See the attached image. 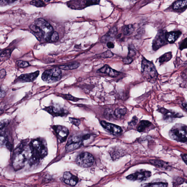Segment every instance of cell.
<instances>
[{"instance_id": "cell-1", "label": "cell", "mask_w": 187, "mask_h": 187, "mask_svg": "<svg viewBox=\"0 0 187 187\" xmlns=\"http://www.w3.org/2000/svg\"><path fill=\"white\" fill-rule=\"evenodd\" d=\"M32 152V157L29 161L30 165L38 163L40 159L46 157L48 154L47 147L46 141L41 138L34 139L29 145Z\"/></svg>"}, {"instance_id": "cell-2", "label": "cell", "mask_w": 187, "mask_h": 187, "mask_svg": "<svg viewBox=\"0 0 187 187\" xmlns=\"http://www.w3.org/2000/svg\"><path fill=\"white\" fill-rule=\"evenodd\" d=\"M22 143L14 151L12 157V163L15 170H19L23 168L25 162L29 160V157L27 150L25 149L24 145Z\"/></svg>"}, {"instance_id": "cell-3", "label": "cell", "mask_w": 187, "mask_h": 187, "mask_svg": "<svg viewBox=\"0 0 187 187\" xmlns=\"http://www.w3.org/2000/svg\"><path fill=\"white\" fill-rule=\"evenodd\" d=\"M141 73L147 81L155 82L157 81L158 74L154 65L152 62L143 58L141 62Z\"/></svg>"}, {"instance_id": "cell-4", "label": "cell", "mask_w": 187, "mask_h": 187, "mask_svg": "<svg viewBox=\"0 0 187 187\" xmlns=\"http://www.w3.org/2000/svg\"><path fill=\"white\" fill-rule=\"evenodd\" d=\"M170 136L173 140L181 142L187 141V125L176 124L170 131Z\"/></svg>"}, {"instance_id": "cell-5", "label": "cell", "mask_w": 187, "mask_h": 187, "mask_svg": "<svg viewBox=\"0 0 187 187\" xmlns=\"http://www.w3.org/2000/svg\"><path fill=\"white\" fill-rule=\"evenodd\" d=\"M62 71L59 68H54L45 71L42 75V79L44 82L52 84L58 82L61 79Z\"/></svg>"}, {"instance_id": "cell-6", "label": "cell", "mask_w": 187, "mask_h": 187, "mask_svg": "<svg viewBox=\"0 0 187 187\" xmlns=\"http://www.w3.org/2000/svg\"><path fill=\"white\" fill-rule=\"evenodd\" d=\"M35 25L39 27L43 33V38L50 42L52 34L54 32L52 26L43 18H39L35 21Z\"/></svg>"}, {"instance_id": "cell-7", "label": "cell", "mask_w": 187, "mask_h": 187, "mask_svg": "<svg viewBox=\"0 0 187 187\" xmlns=\"http://www.w3.org/2000/svg\"><path fill=\"white\" fill-rule=\"evenodd\" d=\"M94 162V157L93 156L86 152L80 154L76 160V163L78 165L84 168L91 167Z\"/></svg>"}, {"instance_id": "cell-8", "label": "cell", "mask_w": 187, "mask_h": 187, "mask_svg": "<svg viewBox=\"0 0 187 187\" xmlns=\"http://www.w3.org/2000/svg\"><path fill=\"white\" fill-rule=\"evenodd\" d=\"M100 0H72L69 2L70 8L75 9H82L87 7L99 4Z\"/></svg>"}, {"instance_id": "cell-9", "label": "cell", "mask_w": 187, "mask_h": 187, "mask_svg": "<svg viewBox=\"0 0 187 187\" xmlns=\"http://www.w3.org/2000/svg\"><path fill=\"white\" fill-rule=\"evenodd\" d=\"M166 31L160 30L158 31L152 43V49L154 51L160 49L163 46L167 44L166 39Z\"/></svg>"}, {"instance_id": "cell-10", "label": "cell", "mask_w": 187, "mask_h": 187, "mask_svg": "<svg viewBox=\"0 0 187 187\" xmlns=\"http://www.w3.org/2000/svg\"><path fill=\"white\" fill-rule=\"evenodd\" d=\"M53 128L59 141L60 143L65 141L69 134L68 128L65 126L61 125L54 126Z\"/></svg>"}, {"instance_id": "cell-11", "label": "cell", "mask_w": 187, "mask_h": 187, "mask_svg": "<svg viewBox=\"0 0 187 187\" xmlns=\"http://www.w3.org/2000/svg\"><path fill=\"white\" fill-rule=\"evenodd\" d=\"M101 124L103 127L108 132L115 136H118L122 132V129L120 126L115 124L101 121Z\"/></svg>"}, {"instance_id": "cell-12", "label": "cell", "mask_w": 187, "mask_h": 187, "mask_svg": "<svg viewBox=\"0 0 187 187\" xmlns=\"http://www.w3.org/2000/svg\"><path fill=\"white\" fill-rule=\"evenodd\" d=\"M151 176V173L149 171H143L136 172L129 175L126 177L128 179L131 181H145L147 179Z\"/></svg>"}, {"instance_id": "cell-13", "label": "cell", "mask_w": 187, "mask_h": 187, "mask_svg": "<svg viewBox=\"0 0 187 187\" xmlns=\"http://www.w3.org/2000/svg\"><path fill=\"white\" fill-rule=\"evenodd\" d=\"M39 71L31 73L22 74L19 77L17 81L21 82H30L35 81L39 75Z\"/></svg>"}, {"instance_id": "cell-14", "label": "cell", "mask_w": 187, "mask_h": 187, "mask_svg": "<svg viewBox=\"0 0 187 187\" xmlns=\"http://www.w3.org/2000/svg\"><path fill=\"white\" fill-rule=\"evenodd\" d=\"M158 111L162 114L164 119H173L181 117L182 116V114L178 113L173 110L167 109L163 108L159 109Z\"/></svg>"}, {"instance_id": "cell-15", "label": "cell", "mask_w": 187, "mask_h": 187, "mask_svg": "<svg viewBox=\"0 0 187 187\" xmlns=\"http://www.w3.org/2000/svg\"><path fill=\"white\" fill-rule=\"evenodd\" d=\"M117 33L116 27H114L111 29L107 33L101 38V41L103 43H108L115 40Z\"/></svg>"}, {"instance_id": "cell-16", "label": "cell", "mask_w": 187, "mask_h": 187, "mask_svg": "<svg viewBox=\"0 0 187 187\" xmlns=\"http://www.w3.org/2000/svg\"><path fill=\"white\" fill-rule=\"evenodd\" d=\"M97 72L107 74L112 77H116L120 74V72L112 68L108 65H104L98 70Z\"/></svg>"}, {"instance_id": "cell-17", "label": "cell", "mask_w": 187, "mask_h": 187, "mask_svg": "<svg viewBox=\"0 0 187 187\" xmlns=\"http://www.w3.org/2000/svg\"><path fill=\"white\" fill-rule=\"evenodd\" d=\"M182 34V32L179 30L171 31L166 32V37L168 43L173 44L179 39Z\"/></svg>"}, {"instance_id": "cell-18", "label": "cell", "mask_w": 187, "mask_h": 187, "mask_svg": "<svg viewBox=\"0 0 187 187\" xmlns=\"http://www.w3.org/2000/svg\"><path fill=\"white\" fill-rule=\"evenodd\" d=\"M45 109L54 116H63L65 114V109L59 107L49 106L46 108Z\"/></svg>"}, {"instance_id": "cell-19", "label": "cell", "mask_w": 187, "mask_h": 187, "mask_svg": "<svg viewBox=\"0 0 187 187\" xmlns=\"http://www.w3.org/2000/svg\"><path fill=\"white\" fill-rule=\"evenodd\" d=\"M150 162L152 165L161 169L167 170L169 169L170 167L169 163L162 160H150Z\"/></svg>"}, {"instance_id": "cell-20", "label": "cell", "mask_w": 187, "mask_h": 187, "mask_svg": "<svg viewBox=\"0 0 187 187\" xmlns=\"http://www.w3.org/2000/svg\"><path fill=\"white\" fill-rule=\"evenodd\" d=\"M187 7V0H178L173 4V9L174 10H179Z\"/></svg>"}, {"instance_id": "cell-21", "label": "cell", "mask_w": 187, "mask_h": 187, "mask_svg": "<svg viewBox=\"0 0 187 187\" xmlns=\"http://www.w3.org/2000/svg\"><path fill=\"white\" fill-rule=\"evenodd\" d=\"M30 28L32 31L33 33L35 36L36 38L39 40L43 38V33L42 31L41 30L39 27L36 25H31L30 26Z\"/></svg>"}, {"instance_id": "cell-22", "label": "cell", "mask_w": 187, "mask_h": 187, "mask_svg": "<svg viewBox=\"0 0 187 187\" xmlns=\"http://www.w3.org/2000/svg\"><path fill=\"white\" fill-rule=\"evenodd\" d=\"M151 125V123L148 121H141L138 126V131L140 132H143L145 129L150 127Z\"/></svg>"}, {"instance_id": "cell-23", "label": "cell", "mask_w": 187, "mask_h": 187, "mask_svg": "<svg viewBox=\"0 0 187 187\" xmlns=\"http://www.w3.org/2000/svg\"><path fill=\"white\" fill-rule=\"evenodd\" d=\"M80 64L78 62H74L67 65H62L59 67V68L61 70H68L77 69L79 67Z\"/></svg>"}, {"instance_id": "cell-24", "label": "cell", "mask_w": 187, "mask_h": 187, "mask_svg": "<svg viewBox=\"0 0 187 187\" xmlns=\"http://www.w3.org/2000/svg\"><path fill=\"white\" fill-rule=\"evenodd\" d=\"M173 57V55L171 52L164 53L159 58V62L160 65L165 63L170 60Z\"/></svg>"}, {"instance_id": "cell-25", "label": "cell", "mask_w": 187, "mask_h": 187, "mask_svg": "<svg viewBox=\"0 0 187 187\" xmlns=\"http://www.w3.org/2000/svg\"><path fill=\"white\" fill-rule=\"evenodd\" d=\"M135 28L132 25H125L122 27V31L124 35H129L134 32Z\"/></svg>"}, {"instance_id": "cell-26", "label": "cell", "mask_w": 187, "mask_h": 187, "mask_svg": "<svg viewBox=\"0 0 187 187\" xmlns=\"http://www.w3.org/2000/svg\"><path fill=\"white\" fill-rule=\"evenodd\" d=\"M114 112L116 117L120 118L125 115L126 110L124 108H117Z\"/></svg>"}, {"instance_id": "cell-27", "label": "cell", "mask_w": 187, "mask_h": 187, "mask_svg": "<svg viewBox=\"0 0 187 187\" xmlns=\"http://www.w3.org/2000/svg\"><path fill=\"white\" fill-rule=\"evenodd\" d=\"M30 4L38 8L43 7L46 6L45 3L41 0H33L31 2Z\"/></svg>"}, {"instance_id": "cell-28", "label": "cell", "mask_w": 187, "mask_h": 187, "mask_svg": "<svg viewBox=\"0 0 187 187\" xmlns=\"http://www.w3.org/2000/svg\"><path fill=\"white\" fill-rule=\"evenodd\" d=\"M8 137L3 132V133H1V145H6V146H8Z\"/></svg>"}, {"instance_id": "cell-29", "label": "cell", "mask_w": 187, "mask_h": 187, "mask_svg": "<svg viewBox=\"0 0 187 187\" xmlns=\"http://www.w3.org/2000/svg\"><path fill=\"white\" fill-rule=\"evenodd\" d=\"M136 52L135 48L133 45H129L128 47V56L132 58L136 55Z\"/></svg>"}, {"instance_id": "cell-30", "label": "cell", "mask_w": 187, "mask_h": 187, "mask_svg": "<svg viewBox=\"0 0 187 187\" xmlns=\"http://www.w3.org/2000/svg\"><path fill=\"white\" fill-rule=\"evenodd\" d=\"M167 186L168 183L163 182L150 183L144 185V186L150 187H166Z\"/></svg>"}, {"instance_id": "cell-31", "label": "cell", "mask_w": 187, "mask_h": 187, "mask_svg": "<svg viewBox=\"0 0 187 187\" xmlns=\"http://www.w3.org/2000/svg\"><path fill=\"white\" fill-rule=\"evenodd\" d=\"M73 176V175H72L71 173L70 172H66L64 173L63 176L64 182H65L66 184L68 185L69 181L71 179Z\"/></svg>"}, {"instance_id": "cell-32", "label": "cell", "mask_w": 187, "mask_h": 187, "mask_svg": "<svg viewBox=\"0 0 187 187\" xmlns=\"http://www.w3.org/2000/svg\"><path fill=\"white\" fill-rule=\"evenodd\" d=\"M105 116L106 119H110L113 118L114 117H116L115 112L110 109H107L105 112Z\"/></svg>"}, {"instance_id": "cell-33", "label": "cell", "mask_w": 187, "mask_h": 187, "mask_svg": "<svg viewBox=\"0 0 187 187\" xmlns=\"http://www.w3.org/2000/svg\"><path fill=\"white\" fill-rule=\"evenodd\" d=\"M114 56L113 53L110 51H107L99 55L100 58H112Z\"/></svg>"}, {"instance_id": "cell-34", "label": "cell", "mask_w": 187, "mask_h": 187, "mask_svg": "<svg viewBox=\"0 0 187 187\" xmlns=\"http://www.w3.org/2000/svg\"><path fill=\"white\" fill-rule=\"evenodd\" d=\"M179 49L181 51L187 49V37L182 41L180 43L179 46Z\"/></svg>"}, {"instance_id": "cell-35", "label": "cell", "mask_w": 187, "mask_h": 187, "mask_svg": "<svg viewBox=\"0 0 187 187\" xmlns=\"http://www.w3.org/2000/svg\"><path fill=\"white\" fill-rule=\"evenodd\" d=\"M17 64L19 67L21 68H25L29 66V64L27 62L22 61V60H18L17 61Z\"/></svg>"}, {"instance_id": "cell-36", "label": "cell", "mask_w": 187, "mask_h": 187, "mask_svg": "<svg viewBox=\"0 0 187 187\" xmlns=\"http://www.w3.org/2000/svg\"><path fill=\"white\" fill-rule=\"evenodd\" d=\"M59 39V36L58 33L56 32H54L52 34L50 42H56L57 41H58Z\"/></svg>"}, {"instance_id": "cell-37", "label": "cell", "mask_w": 187, "mask_h": 187, "mask_svg": "<svg viewBox=\"0 0 187 187\" xmlns=\"http://www.w3.org/2000/svg\"><path fill=\"white\" fill-rule=\"evenodd\" d=\"M69 120H70L71 123L76 126H78L81 124V121L79 119L70 118L69 119Z\"/></svg>"}, {"instance_id": "cell-38", "label": "cell", "mask_w": 187, "mask_h": 187, "mask_svg": "<svg viewBox=\"0 0 187 187\" xmlns=\"http://www.w3.org/2000/svg\"><path fill=\"white\" fill-rule=\"evenodd\" d=\"M10 51H10L9 50H6L3 52L1 54V58H6V55L7 58H9L10 54H11Z\"/></svg>"}, {"instance_id": "cell-39", "label": "cell", "mask_w": 187, "mask_h": 187, "mask_svg": "<svg viewBox=\"0 0 187 187\" xmlns=\"http://www.w3.org/2000/svg\"><path fill=\"white\" fill-rule=\"evenodd\" d=\"M65 97L67 100H70V101H78L80 99L77 98L73 96H71L70 95H65Z\"/></svg>"}, {"instance_id": "cell-40", "label": "cell", "mask_w": 187, "mask_h": 187, "mask_svg": "<svg viewBox=\"0 0 187 187\" xmlns=\"http://www.w3.org/2000/svg\"><path fill=\"white\" fill-rule=\"evenodd\" d=\"M133 61L132 58L127 56L126 58H124L123 60V62L125 64H129Z\"/></svg>"}, {"instance_id": "cell-41", "label": "cell", "mask_w": 187, "mask_h": 187, "mask_svg": "<svg viewBox=\"0 0 187 187\" xmlns=\"http://www.w3.org/2000/svg\"><path fill=\"white\" fill-rule=\"evenodd\" d=\"M17 1V0H1V5L2 6L6 5V3H13Z\"/></svg>"}, {"instance_id": "cell-42", "label": "cell", "mask_w": 187, "mask_h": 187, "mask_svg": "<svg viewBox=\"0 0 187 187\" xmlns=\"http://www.w3.org/2000/svg\"><path fill=\"white\" fill-rule=\"evenodd\" d=\"M138 122V119L137 118L135 117L133 118V119L131 122H129V125L131 126H134Z\"/></svg>"}, {"instance_id": "cell-43", "label": "cell", "mask_w": 187, "mask_h": 187, "mask_svg": "<svg viewBox=\"0 0 187 187\" xmlns=\"http://www.w3.org/2000/svg\"><path fill=\"white\" fill-rule=\"evenodd\" d=\"M8 123V122L7 120L2 121L1 122V130L5 128Z\"/></svg>"}, {"instance_id": "cell-44", "label": "cell", "mask_w": 187, "mask_h": 187, "mask_svg": "<svg viewBox=\"0 0 187 187\" xmlns=\"http://www.w3.org/2000/svg\"><path fill=\"white\" fill-rule=\"evenodd\" d=\"M6 71L4 69H2L0 71V77H1V79H2L4 78L5 76L6 75Z\"/></svg>"}, {"instance_id": "cell-45", "label": "cell", "mask_w": 187, "mask_h": 187, "mask_svg": "<svg viewBox=\"0 0 187 187\" xmlns=\"http://www.w3.org/2000/svg\"><path fill=\"white\" fill-rule=\"evenodd\" d=\"M107 46L109 49H113L115 47V45L112 41H110L107 43Z\"/></svg>"}, {"instance_id": "cell-46", "label": "cell", "mask_w": 187, "mask_h": 187, "mask_svg": "<svg viewBox=\"0 0 187 187\" xmlns=\"http://www.w3.org/2000/svg\"><path fill=\"white\" fill-rule=\"evenodd\" d=\"M183 182H184V180L182 178H179L176 180L175 183L176 185H181L182 184Z\"/></svg>"}, {"instance_id": "cell-47", "label": "cell", "mask_w": 187, "mask_h": 187, "mask_svg": "<svg viewBox=\"0 0 187 187\" xmlns=\"http://www.w3.org/2000/svg\"><path fill=\"white\" fill-rule=\"evenodd\" d=\"M181 157L183 161L187 165V154L182 155Z\"/></svg>"}, {"instance_id": "cell-48", "label": "cell", "mask_w": 187, "mask_h": 187, "mask_svg": "<svg viewBox=\"0 0 187 187\" xmlns=\"http://www.w3.org/2000/svg\"><path fill=\"white\" fill-rule=\"evenodd\" d=\"M5 95H6V93H5V91L2 90L1 89V97H4L5 96Z\"/></svg>"}, {"instance_id": "cell-49", "label": "cell", "mask_w": 187, "mask_h": 187, "mask_svg": "<svg viewBox=\"0 0 187 187\" xmlns=\"http://www.w3.org/2000/svg\"><path fill=\"white\" fill-rule=\"evenodd\" d=\"M182 106L187 111V103H182Z\"/></svg>"}, {"instance_id": "cell-50", "label": "cell", "mask_w": 187, "mask_h": 187, "mask_svg": "<svg viewBox=\"0 0 187 187\" xmlns=\"http://www.w3.org/2000/svg\"><path fill=\"white\" fill-rule=\"evenodd\" d=\"M134 1H136V0H134Z\"/></svg>"}]
</instances>
